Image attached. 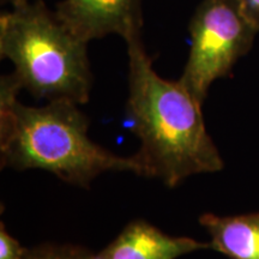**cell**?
Masks as SVG:
<instances>
[{
	"mask_svg": "<svg viewBox=\"0 0 259 259\" xmlns=\"http://www.w3.org/2000/svg\"><path fill=\"white\" fill-rule=\"evenodd\" d=\"M23 2H25V0H2L3 4H11L12 6L21 4V3H23Z\"/></svg>",
	"mask_w": 259,
	"mask_h": 259,
	"instance_id": "8fae6325",
	"label": "cell"
},
{
	"mask_svg": "<svg viewBox=\"0 0 259 259\" xmlns=\"http://www.w3.org/2000/svg\"><path fill=\"white\" fill-rule=\"evenodd\" d=\"M191 50L179 82L203 105L211 84L232 72L259 32L242 0H202L190 22Z\"/></svg>",
	"mask_w": 259,
	"mask_h": 259,
	"instance_id": "277c9868",
	"label": "cell"
},
{
	"mask_svg": "<svg viewBox=\"0 0 259 259\" xmlns=\"http://www.w3.org/2000/svg\"><path fill=\"white\" fill-rule=\"evenodd\" d=\"M94 253L76 245L42 244L27 248L23 259H93Z\"/></svg>",
	"mask_w": 259,
	"mask_h": 259,
	"instance_id": "ba28073f",
	"label": "cell"
},
{
	"mask_svg": "<svg viewBox=\"0 0 259 259\" xmlns=\"http://www.w3.org/2000/svg\"><path fill=\"white\" fill-rule=\"evenodd\" d=\"M0 56L14 64L22 89L37 99L89 101L93 73L87 42L42 2L25 0L0 16Z\"/></svg>",
	"mask_w": 259,
	"mask_h": 259,
	"instance_id": "3957f363",
	"label": "cell"
},
{
	"mask_svg": "<svg viewBox=\"0 0 259 259\" xmlns=\"http://www.w3.org/2000/svg\"><path fill=\"white\" fill-rule=\"evenodd\" d=\"M199 223L211 238L212 250L229 259H259V212L235 216L205 212Z\"/></svg>",
	"mask_w": 259,
	"mask_h": 259,
	"instance_id": "52a82bcc",
	"label": "cell"
},
{
	"mask_svg": "<svg viewBox=\"0 0 259 259\" xmlns=\"http://www.w3.org/2000/svg\"><path fill=\"white\" fill-rule=\"evenodd\" d=\"M21 83L14 73L0 79V161L18 170L42 169L65 183L88 187L106 171L145 177L137 154L125 157L92 141L88 116L78 103L53 100L29 107L17 100Z\"/></svg>",
	"mask_w": 259,
	"mask_h": 259,
	"instance_id": "7a4b0ae2",
	"label": "cell"
},
{
	"mask_svg": "<svg viewBox=\"0 0 259 259\" xmlns=\"http://www.w3.org/2000/svg\"><path fill=\"white\" fill-rule=\"evenodd\" d=\"M59 21L84 42L109 34L126 41L141 35L142 0H63L58 3Z\"/></svg>",
	"mask_w": 259,
	"mask_h": 259,
	"instance_id": "5b68a950",
	"label": "cell"
},
{
	"mask_svg": "<svg viewBox=\"0 0 259 259\" xmlns=\"http://www.w3.org/2000/svg\"><path fill=\"white\" fill-rule=\"evenodd\" d=\"M242 3L246 15L259 31V0H242Z\"/></svg>",
	"mask_w": 259,
	"mask_h": 259,
	"instance_id": "30bf717a",
	"label": "cell"
},
{
	"mask_svg": "<svg viewBox=\"0 0 259 259\" xmlns=\"http://www.w3.org/2000/svg\"><path fill=\"white\" fill-rule=\"evenodd\" d=\"M127 42L130 130L141 141L137 156L145 177L157 178L168 187L187 178L216 173L225 167L206 131L202 103L179 80L158 76L141 35Z\"/></svg>",
	"mask_w": 259,
	"mask_h": 259,
	"instance_id": "6da1fadb",
	"label": "cell"
},
{
	"mask_svg": "<svg viewBox=\"0 0 259 259\" xmlns=\"http://www.w3.org/2000/svg\"><path fill=\"white\" fill-rule=\"evenodd\" d=\"M27 248L10 235L5 223H0V259H23Z\"/></svg>",
	"mask_w": 259,
	"mask_h": 259,
	"instance_id": "9c48e42d",
	"label": "cell"
},
{
	"mask_svg": "<svg viewBox=\"0 0 259 259\" xmlns=\"http://www.w3.org/2000/svg\"><path fill=\"white\" fill-rule=\"evenodd\" d=\"M211 248L210 242L187 236H171L157 227L136 220L93 259H177L194 251Z\"/></svg>",
	"mask_w": 259,
	"mask_h": 259,
	"instance_id": "8992f818",
	"label": "cell"
}]
</instances>
